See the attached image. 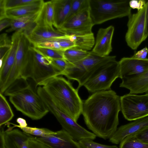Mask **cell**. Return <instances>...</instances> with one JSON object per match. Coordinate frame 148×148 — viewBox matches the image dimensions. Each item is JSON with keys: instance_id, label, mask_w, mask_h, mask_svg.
Segmentation results:
<instances>
[{"instance_id": "41", "label": "cell", "mask_w": 148, "mask_h": 148, "mask_svg": "<svg viewBox=\"0 0 148 148\" xmlns=\"http://www.w3.org/2000/svg\"><path fill=\"white\" fill-rule=\"evenodd\" d=\"M5 0H0V20L7 18Z\"/></svg>"}, {"instance_id": "22", "label": "cell", "mask_w": 148, "mask_h": 148, "mask_svg": "<svg viewBox=\"0 0 148 148\" xmlns=\"http://www.w3.org/2000/svg\"><path fill=\"white\" fill-rule=\"evenodd\" d=\"M44 2L42 0H36L23 6L6 9L7 17L14 19L38 12L41 10Z\"/></svg>"}, {"instance_id": "35", "label": "cell", "mask_w": 148, "mask_h": 148, "mask_svg": "<svg viewBox=\"0 0 148 148\" xmlns=\"http://www.w3.org/2000/svg\"><path fill=\"white\" fill-rule=\"evenodd\" d=\"M88 0H71L70 10L67 19L80 10L86 4Z\"/></svg>"}, {"instance_id": "5", "label": "cell", "mask_w": 148, "mask_h": 148, "mask_svg": "<svg viewBox=\"0 0 148 148\" xmlns=\"http://www.w3.org/2000/svg\"><path fill=\"white\" fill-rule=\"evenodd\" d=\"M115 60V56H101L91 51L88 56L80 61L74 63L69 62L63 75L69 79L77 81L78 86L77 89L78 90L99 67Z\"/></svg>"}, {"instance_id": "3", "label": "cell", "mask_w": 148, "mask_h": 148, "mask_svg": "<svg viewBox=\"0 0 148 148\" xmlns=\"http://www.w3.org/2000/svg\"><path fill=\"white\" fill-rule=\"evenodd\" d=\"M41 86L57 108L77 122L82 114L83 103L78 90L60 76L53 77Z\"/></svg>"}, {"instance_id": "12", "label": "cell", "mask_w": 148, "mask_h": 148, "mask_svg": "<svg viewBox=\"0 0 148 148\" xmlns=\"http://www.w3.org/2000/svg\"><path fill=\"white\" fill-rule=\"evenodd\" d=\"M31 44L23 32L20 35L13 66L6 82L0 88V93L3 94L6 89L15 81L21 78L23 69L28 57Z\"/></svg>"}, {"instance_id": "32", "label": "cell", "mask_w": 148, "mask_h": 148, "mask_svg": "<svg viewBox=\"0 0 148 148\" xmlns=\"http://www.w3.org/2000/svg\"><path fill=\"white\" fill-rule=\"evenodd\" d=\"M81 148H118L116 146L104 145L96 143L90 139H83L78 141Z\"/></svg>"}, {"instance_id": "2", "label": "cell", "mask_w": 148, "mask_h": 148, "mask_svg": "<svg viewBox=\"0 0 148 148\" xmlns=\"http://www.w3.org/2000/svg\"><path fill=\"white\" fill-rule=\"evenodd\" d=\"M27 79L20 78L5 91L4 95L16 109L33 120L40 119L49 112L42 99Z\"/></svg>"}, {"instance_id": "38", "label": "cell", "mask_w": 148, "mask_h": 148, "mask_svg": "<svg viewBox=\"0 0 148 148\" xmlns=\"http://www.w3.org/2000/svg\"><path fill=\"white\" fill-rule=\"evenodd\" d=\"M12 41L6 33L1 34L0 36V47H11Z\"/></svg>"}, {"instance_id": "42", "label": "cell", "mask_w": 148, "mask_h": 148, "mask_svg": "<svg viewBox=\"0 0 148 148\" xmlns=\"http://www.w3.org/2000/svg\"><path fill=\"white\" fill-rule=\"evenodd\" d=\"M16 122L18 123L19 125H16L12 123H10L13 125L14 126L13 127H11L12 129L14 127H25L27 126V124L25 120L23 118L21 117L17 118L16 120Z\"/></svg>"}, {"instance_id": "1", "label": "cell", "mask_w": 148, "mask_h": 148, "mask_svg": "<svg viewBox=\"0 0 148 148\" xmlns=\"http://www.w3.org/2000/svg\"><path fill=\"white\" fill-rule=\"evenodd\" d=\"M120 97L111 89L92 93L83 101L82 114L88 128L96 136L110 138L119 124Z\"/></svg>"}, {"instance_id": "13", "label": "cell", "mask_w": 148, "mask_h": 148, "mask_svg": "<svg viewBox=\"0 0 148 148\" xmlns=\"http://www.w3.org/2000/svg\"><path fill=\"white\" fill-rule=\"evenodd\" d=\"M121 79L134 77L143 73L148 69V58L140 59L123 57L119 61Z\"/></svg>"}, {"instance_id": "39", "label": "cell", "mask_w": 148, "mask_h": 148, "mask_svg": "<svg viewBox=\"0 0 148 148\" xmlns=\"http://www.w3.org/2000/svg\"><path fill=\"white\" fill-rule=\"evenodd\" d=\"M148 53V49L145 47L138 51L132 57L133 58L140 59H145Z\"/></svg>"}, {"instance_id": "18", "label": "cell", "mask_w": 148, "mask_h": 148, "mask_svg": "<svg viewBox=\"0 0 148 148\" xmlns=\"http://www.w3.org/2000/svg\"><path fill=\"white\" fill-rule=\"evenodd\" d=\"M114 29L112 25L99 29L92 52L101 56H108L112 51V42Z\"/></svg>"}, {"instance_id": "31", "label": "cell", "mask_w": 148, "mask_h": 148, "mask_svg": "<svg viewBox=\"0 0 148 148\" xmlns=\"http://www.w3.org/2000/svg\"><path fill=\"white\" fill-rule=\"evenodd\" d=\"M33 47L37 51L46 57L54 59H64V51L46 48Z\"/></svg>"}, {"instance_id": "21", "label": "cell", "mask_w": 148, "mask_h": 148, "mask_svg": "<svg viewBox=\"0 0 148 148\" xmlns=\"http://www.w3.org/2000/svg\"><path fill=\"white\" fill-rule=\"evenodd\" d=\"M30 137L29 134L18 129L9 128L4 131V148H22Z\"/></svg>"}, {"instance_id": "14", "label": "cell", "mask_w": 148, "mask_h": 148, "mask_svg": "<svg viewBox=\"0 0 148 148\" xmlns=\"http://www.w3.org/2000/svg\"><path fill=\"white\" fill-rule=\"evenodd\" d=\"M23 32H15L11 37L12 46L9 53L0 59V88L3 85L13 66L19 39Z\"/></svg>"}, {"instance_id": "17", "label": "cell", "mask_w": 148, "mask_h": 148, "mask_svg": "<svg viewBox=\"0 0 148 148\" xmlns=\"http://www.w3.org/2000/svg\"><path fill=\"white\" fill-rule=\"evenodd\" d=\"M122 125L109 138L110 141L118 144L126 137L136 133L148 127V116L139 119Z\"/></svg>"}, {"instance_id": "20", "label": "cell", "mask_w": 148, "mask_h": 148, "mask_svg": "<svg viewBox=\"0 0 148 148\" xmlns=\"http://www.w3.org/2000/svg\"><path fill=\"white\" fill-rule=\"evenodd\" d=\"M41 11L34 14L13 19L10 28L6 30V32L21 31L23 32L25 34H28L36 25Z\"/></svg>"}, {"instance_id": "40", "label": "cell", "mask_w": 148, "mask_h": 148, "mask_svg": "<svg viewBox=\"0 0 148 148\" xmlns=\"http://www.w3.org/2000/svg\"><path fill=\"white\" fill-rule=\"evenodd\" d=\"M13 19L7 18L0 20V31L5 28L10 26Z\"/></svg>"}, {"instance_id": "36", "label": "cell", "mask_w": 148, "mask_h": 148, "mask_svg": "<svg viewBox=\"0 0 148 148\" xmlns=\"http://www.w3.org/2000/svg\"><path fill=\"white\" fill-rule=\"evenodd\" d=\"M133 135L139 140L148 143V127Z\"/></svg>"}, {"instance_id": "19", "label": "cell", "mask_w": 148, "mask_h": 148, "mask_svg": "<svg viewBox=\"0 0 148 148\" xmlns=\"http://www.w3.org/2000/svg\"><path fill=\"white\" fill-rule=\"evenodd\" d=\"M119 87L129 90L130 93L137 94L148 91V69L138 76L122 79Z\"/></svg>"}, {"instance_id": "8", "label": "cell", "mask_w": 148, "mask_h": 148, "mask_svg": "<svg viewBox=\"0 0 148 148\" xmlns=\"http://www.w3.org/2000/svg\"><path fill=\"white\" fill-rule=\"evenodd\" d=\"M119 62L116 60L109 62L97 69L84 84L89 92L92 93L108 90L113 82L119 77Z\"/></svg>"}, {"instance_id": "43", "label": "cell", "mask_w": 148, "mask_h": 148, "mask_svg": "<svg viewBox=\"0 0 148 148\" xmlns=\"http://www.w3.org/2000/svg\"><path fill=\"white\" fill-rule=\"evenodd\" d=\"M3 128L0 127V148H4V132Z\"/></svg>"}, {"instance_id": "27", "label": "cell", "mask_w": 148, "mask_h": 148, "mask_svg": "<svg viewBox=\"0 0 148 148\" xmlns=\"http://www.w3.org/2000/svg\"><path fill=\"white\" fill-rule=\"evenodd\" d=\"M66 37L38 42L33 45V46L64 51L68 49L69 46L68 42Z\"/></svg>"}, {"instance_id": "33", "label": "cell", "mask_w": 148, "mask_h": 148, "mask_svg": "<svg viewBox=\"0 0 148 148\" xmlns=\"http://www.w3.org/2000/svg\"><path fill=\"white\" fill-rule=\"evenodd\" d=\"M49 58L52 65L60 73L61 75H63L69 62L64 59H54Z\"/></svg>"}, {"instance_id": "10", "label": "cell", "mask_w": 148, "mask_h": 148, "mask_svg": "<svg viewBox=\"0 0 148 148\" xmlns=\"http://www.w3.org/2000/svg\"><path fill=\"white\" fill-rule=\"evenodd\" d=\"M94 25L88 0L80 10L69 18L57 29L67 35H83L92 33Z\"/></svg>"}, {"instance_id": "9", "label": "cell", "mask_w": 148, "mask_h": 148, "mask_svg": "<svg viewBox=\"0 0 148 148\" xmlns=\"http://www.w3.org/2000/svg\"><path fill=\"white\" fill-rule=\"evenodd\" d=\"M146 8L145 4L142 9L128 16L125 39L128 46L133 50L136 49L148 36L146 22Z\"/></svg>"}, {"instance_id": "34", "label": "cell", "mask_w": 148, "mask_h": 148, "mask_svg": "<svg viewBox=\"0 0 148 148\" xmlns=\"http://www.w3.org/2000/svg\"><path fill=\"white\" fill-rule=\"evenodd\" d=\"M36 0H5L6 9L14 8L29 4Z\"/></svg>"}, {"instance_id": "6", "label": "cell", "mask_w": 148, "mask_h": 148, "mask_svg": "<svg viewBox=\"0 0 148 148\" xmlns=\"http://www.w3.org/2000/svg\"><path fill=\"white\" fill-rule=\"evenodd\" d=\"M129 0H89L91 17L94 25L117 18L129 16L132 8Z\"/></svg>"}, {"instance_id": "44", "label": "cell", "mask_w": 148, "mask_h": 148, "mask_svg": "<svg viewBox=\"0 0 148 148\" xmlns=\"http://www.w3.org/2000/svg\"><path fill=\"white\" fill-rule=\"evenodd\" d=\"M146 29L147 34L148 35V1L146 2Z\"/></svg>"}, {"instance_id": "29", "label": "cell", "mask_w": 148, "mask_h": 148, "mask_svg": "<svg viewBox=\"0 0 148 148\" xmlns=\"http://www.w3.org/2000/svg\"><path fill=\"white\" fill-rule=\"evenodd\" d=\"M119 148H148V143L139 140L132 134L121 141L120 143Z\"/></svg>"}, {"instance_id": "30", "label": "cell", "mask_w": 148, "mask_h": 148, "mask_svg": "<svg viewBox=\"0 0 148 148\" xmlns=\"http://www.w3.org/2000/svg\"><path fill=\"white\" fill-rule=\"evenodd\" d=\"M24 132L34 136L45 137L52 135L56 133L48 129L38 128L26 126L25 127H18Z\"/></svg>"}, {"instance_id": "37", "label": "cell", "mask_w": 148, "mask_h": 148, "mask_svg": "<svg viewBox=\"0 0 148 148\" xmlns=\"http://www.w3.org/2000/svg\"><path fill=\"white\" fill-rule=\"evenodd\" d=\"M144 0H131L129 1V5L131 8L136 9L138 11L142 9L146 3Z\"/></svg>"}, {"instance_id": "7", "label": "cell", "mask_w": 148, "mask_h": 148, "mask_svg": "<svg viewBox=\"0 0 148 148\" xmlns=\"http://www.w3.org/2000/svg\"><path fill=\"white\" fill-rule=\"evenodd\" d=\"M37 93L49 112L55 116L63 129L74 140L79 141L87 139L93 140L96 138V136L95 134L81 126L72 118L59 110L43 88L39 89Z\"/></svg>"}, {"instance_id": "15", "label": "cell", "mask_w": 148, "mask_h": 148, "mask_svg": "<svg viewBox=\"0 0 148 148\" xmlns=\"http://www.w3.org/2000/svg\"><path fill=\"white\" fill-rule=\"evenodd\" d=\"M34 137L52 148H81L78 142L63 129L51 136Z\"/></svg>"}, {"instance_id": "45", "label": "cell", "mask_w": 148, "mask_h": 148, "mask_svg": "<svg viewBox=\"0 0 148 148\" xmlns=\"http://www.w3.org/2000/svg\"><path fill=\"white\" fill-rule=\"evenodd\" d=\"M147 92L148 93V92Z\"/></svg>"}, {"instance_id": "25", "label": "cell", "mask_w": 148, "mask_h": 148, "mask_svg": "<svg viewBox=\"0 0 148 148\" xmlns=\"http://www.w3.org/2000/svg\"><path fill=\"white\" fill-rule=\"evenodd\" d=\"M54 10L52 1L44 2L37 24L53 28Z\"/></svg>"}, {"instance_id": "4", "label": "cell", "mask_w": 148, "mask_h": 148, "mask_svg": "<svg viewBox=\"0 0 148 148\" xmlns=\"http://www.w3.org/2000/svg\"><path fill=\"white\" fill-rule=\"evenodd\" d=\"M61 75L52 65L49 58L37 51L32 46L29 47L28 57L21 78L32 79L36 87L42 86L50 79Z\"/></svg>"}, {"instance_id": "23", "label": "cell", "mask_w": 148, "mask_h": 148, "mask_svg": "<svg viewBox=\"0 0 148 148\" xmlns=\"http://www.w3.org/2000/svg\"><path fill=\"white\" fill-rule=\"evenodd\" d=\"M54 10V26L60 28L67 19L70 10L71 0H53Z\"/></svg>"}, {"instance_id": "28", "label": "cell", "mask_w": 148, "mask_h": 148, "mask_svg": "<svg viewBox=\"0 0 148 148\" xmlns=\"http://www.w3.org/2000/svg\"><path fill=\"white\" fill-rule=\"evenodd\" d=\"M90 53V51L72 48L64 51L63 56L64 59L68 62L74 63L83 60Z\"/></svg>"}, {"instance_id": "16", "label": "cell", "mask_w": 148, "mask_h": 148, "mask_svg": "<svg viewBox=\"0 0 148 148\" xmlns=\"http://www.w3.org/2000/svg\"><path fill=\"white\" fill-rule=\"evenodd\" d=\"M25 35L32 45L40 42L64 38L67 35L53 28L38 24Z\"/></svg>"}, {"instance_id": "24", "label": "cell", "mask_w": 148, "mask_h": 148, "mask_svg": "<svg viewBox=\"0 0 148 148\" xmlns=\"http://www.w3.org/2000/svg\"><path fill=\"white\" fill-rule=\"evenodd\" d=\"M68 35L69 39L75 43V47L74 48L88 51L95 45V39L93 33L83 35Z\"/></svg>"}, {"instance_id": "11", "label": "cell", "mask_w": 148, "mask_h": 148, "mask_svg": "<svg viewBox=\"0 0 148 148\" xmlns=\"http://www.w3.org/2000/svg\"><path fill=\"white\" fill-rule=\"evenodd\" d=\"M121 111L125 118L132 121L148 116V93H129L120 97Z\"/></svg>"}, {"instance_id": "26", "label": "cell", "mask_w": 148, "mask_h": 148, "mask_svg": "<svg viewBox=\"0 0 148 148\" xmlns=\"http://www.w3.org/2000/svg\"><path fill=\"white\" fill-rule=\"evenodd\" d=\"M14 116L8 102L3 94L0 93V127L9 123Z\"/></svg>"}]
</instances>
